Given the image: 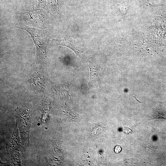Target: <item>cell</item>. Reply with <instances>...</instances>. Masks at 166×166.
I'll return each instance as SVG.
<instances>
[{"label": "cell", "mask_w": 166, "mask_h": 166, "mask_svg": "<svg viewBox=\"0 0 166 166\" xmlns=\"http://www.w3.org/2000/svg\"><path fill=\"white\" fill-rule=\"evenodd\" d=\"M26 31L33 39L36 48L38 59L44 60L46 57V49L48 42V36L45 30L28 26L19 27Z\"/></svg>", "instance_id": "6da1fadb"}, {"label": "cell", "mask_w": 166, "mask_h": 166, "mask_svg": "<svg viewBox=\"0 0 166 166\" xmlns=\"http://www.w3.org/2000/svg\"><path fill=\"white\" fill-rule=\"evenodd\" d=\"M51 45H62L66 46L72 49L77 55L81 57L85 54L86 48L83 44L77 42L69 37L62 39H52L50 42Z\"/></svg>", "instance_id": "7a4b0ae2"}, {"label": "cell", "mask_w": 166, "mask_h": 166, "mask_svg": "<svg viewBox=\"0 0 166 166\" xmlns=\"http://www.w3.org/2000/svg\"><path fill=\"white\" fill-rule=\"evenodd\" d=\"M89 66L90 70V77L88 86L91 87L93 85L97 77V71L94 65L89 63Z\"/></svg>", "instance_id": "3957f363"}, {"label": "cell", "mask_w": 166, "mask_h": 166, "mask_svg": "<svg viewBox=\"0 0 166 166\" xmlns=\"http://www.w3.org/2000/svg\"><path fill=\"white\" fill-rule=\"evenodd\" d=\"M123 132L127 134H130L132 132L131 129L128 128H125L123 130Z\"/></svg>", "instance_id": "277c9868"}, {"label": "cell", "mask_w": 166, "mask_h": 166, "mask_svg": "<svg viewBox=\"0 0 166 166\" xmlns=\"http://www.w3.org/2000/svg\"><path fill=\"white\" fill-rule=\"evenodd\" d=\"M121 148L119 145L116 146L114 148V151L116 153H119L121 151Z\"/></svg>", "instance_id": "5b68a950"}, {"label": "cell", "mask_w": 166, "mask_h": 166, "mask_svg": "<svg viewBox=\"0 0 166 166\" xmlns=\"http://www.w3.org/2000/svg\"><path fill=\"white\" fill-rule=\"evenodd\" d=\"M133 97H134V98L136 99V100L139 103H141L142 102H140V101H138V100H137L136 98V97H134L133 96Z\"/></svg>", "instance_id": "8992f818"}]
</instances>
